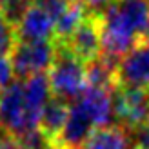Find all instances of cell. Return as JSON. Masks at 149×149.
I'll return each mask as SVG.
<instances>
[{"label": "cell", "mask_w": 149, "mask_h": 149, "mask_svg": "<svg viewBox=\"0 0 149 149\" xmlns=\"http://www.w3.org/2000/svg\"><path fill=\"white\" fill-rule=\"evenodd\" d=\"M65 46L71 53L84 64L93 62L102 55V20L100 13H89L78 24V27L64 42H56Z\"/></svg>", "instance_id": "cell-6"}, {"label": "cell", "mask_w": 149, "mask_h": 149, "mask_svg": "<svg viewBox=\"0 0 149 149\" xmlns=\"http://www.w3.org/2000/svg\"><path fill=\"white\" fill-rule=\"evenodd\" d=\"M13 77H15V71H13L11 58L6 55H0V91L13 84Z\"/></svg>", "instance_id": "cell-18"}, {"label": "cell", "mask_w": 149, "mask_h": 149, "mask_svg": "<svg viewBox=\"0 0 149 149\" xmlns=\"http://www.w3.org/2000/svg\"><path fill=\"white\" fill-rule=\"evenodd\" d=\"M118 87L149 89V36L136 42L116 68Z\"/></svg>", "instance_id": "cell-7"}, {"label": "cell", "mask_w": 149, "mask_h": 149, "mask_svg": "<svg viewBox=\"0 0 149 149\" xmlns=\"http://www.w3.org/2000/svg\"><path fill=\"white\" fill-rule=\"evenodd\" d=\"M69 111H71L69 102L58 98V96H51L47 100V104L44 106V109H42L38 127L53 140V144L56 142V138L60 136L64 125L68 122Z\"/></svg>", "instance_id": "cell-11"}, {"label": "cell", "mask_w": 149, "mask_h": 149, "mask_svg": "<svg viewBox=\"0 0 149 149\" xmlns=\"http://www.w3.org/2000/svg\"><path fill=\"white\" fill-rule=\"evenodd\" d=\"M116 125L133 131L149 122V91L135 87H116L113 93Z\"/></svg>", "instance_id": "cell-5"}, {"label": "cell", "mask_w": 149, "mask_h": 149, "mask_svg": "<svg viewBox=\"0 0 149 149\" xmlns=\"http://www.w3.org/2000/svg\"><path fill=\"white\" fill-rule=\"evenodd\" d=\"M47 78L53 96L65 102H77L87 86L86 64L78 60L65 46L56 44V56L47 71Z\"/></svg>", "instance_id": "cell-2"}, {"label": "cell", "mask_w": 149, "mask_h": 149, "mask_svg": "<svg viewBox=\"0 0 149 149\" xmlns=\"http://www.w3.org/2000/svg\"><path fill=\"white\" fill-rule=\"evenodd\" d=\"M133 149H149V122L129 131Z\"/></svg>", "instance_id": "cell-16"}, {"label": "cell", "mask_w": 149, "mask_h": 149, "mask_svg": "<svg viewBox=\"0 0 149 149\" xmlns=\"http://www.w3.org/2000/svg\"><path fill=\"white\" fill-rule=\"evenodd\" d=\"M84 149H133L129 131L120 125L100 127L91 133Z\"/></svg>", "instance_id": "cell-12"}, {"label": "cell", "mask_w": 149, "mask_h": 149, "mask_svg": "<svg viewBox=\"0 0 149 149\" xmlns=\"http://www.w3.org/2000/svg\"><path fill=\"white\" fill-rule=\"evenodd\" d=\"M74 149H82V147H74Z\"/></svg>", "instance_id": "cell-23"}, {"label": "cell", "mask_w": 149, "mask_h": 149, "mask_svg": "<svg viewBox=\"0 0 149 149\" xmlns=\"http://www.w3.org/2000/svg\"><path fill=\"white\" fill-rule=\"evenodd\" d=\"M113 0H87L89 7H102V6H109Z\"/></svg>", "instance_id": "cell-20"}, {"label": "cell", "mask_w": 149, "mask_h": 149, "mask_svg": "<svg viewBox=\"0 0 149 149\" xmlns=\"http://www.w3.org/2000/svg\"><path fill=\"white\" fill-rule=\"evenodd\" d=\"M95 131L93 122L89 120V116L84 113L77 102L71 106L69 111V118L65 122L64 129L60 133V136L55 142V149H74V147H82L87 138L91 136V133Z\"/></svg>", "instance_id": "cell-10"}, {"label": "cell", "mask_w": 149, "mask_h": 149, "mask_svg": "<svg viewBox=\"0 0 149 149\" xmlns=\"http://www.w3.org/2000/svg\"><path fill=\"white\" fill-rule=\"evenodd\" d=\"M55 56L56 44L53 40H18L9 55L13 71L20 78L49 71Z\"/></svg>", "instance_id": "cell-4"}, {"label": "cell", "mask_w": 149, "mask_h": 149, "mask_svg": "<svg viewBox=\"0 0 149 149\" xmlns=\"http://www.w3.org/2000/svg\"><path fill=\"white\" fill-rule=\"evenodd\" d=\"M18 142V146L22 149H55V144L46 133H44L40 127L36 129H31L20 135L18 138H15Z\"/></svg>", "instance_id": "cell-14"}, {"label": "cell", "mask_w": 149, "mask_h": 149, "mask_svg": "<svg viewBox=\"0 0 149 149\" xmlns=\"http://www.w3.org/2000/svg\"><path fill=\"white\" fill-rule=\"evenodd\" d=\"M113 93L115 91H111V89L86 86L84 93L77 100V104L84 109V113L89 116V120L93 122L96 129L113 125V120H115Z\"/></svg>", "instance_id": "cell-8"}, {"label": "cell", "mask_w": 149, "mask_h": 149, "mask_svg": "<svg viewBox=\"0 0 149 149\" xmlns=\"http://www.w3.org/2000/svg\"><path fill=\"white\" fill-rule=\"evenodd\" d=\"M102 55L115 62L149 36V0H113L100 13Z\"/></svg>", "instance_id": "cell-1"}, {"label": "cell", "mask_w": 149, "mask_h": 149, "mask_svg": "<svg viewBox=\"0 0 149 149\" xmlns=\"http://www.w3.org/2000/svg\"><path fill=\"white\" fill-rule=\"evenodd\" d=\"M0 149H22V147L13 136L6 135V133H0Z\"/></svg>", "instance_id": "cell-19"}, {"label": "cell", "mask_w": 149, "mask_h": 149, "mask_svg": "<svg viewBox=\"0 0 149 149\" xmlns=\"http://www.w3.org/2000/svg\"><path fill=\"white\" fill-rule=\"evenodd\" d=\"M17 44H18L17 26L0 15V55L9 56Z\"/></svg>", "instance_id": "cell-15"}, {"label": "cell", "mask_w": 149, "mask_h": 149, "mask_svg": "<svg viewBox=\"0 0 149 149\" xmlns=\"http://www.w3.org/2000/svg\"><path fill=\"white\" fill-rule=\"evenodd\" d=\"M35 2L38 4L42 9H46L51 17H53V20H56L71 4V2H68V0H35Z\"/></svg>", "instance_id": "cell-17"}, {"label": "cell", "mask_w": 149, "mask_h": 149, "mask_svg": "<svg viewBox=\"0 0 149 149\" xmlns=\"http://www.w3.org/2000/svg\"><path fill=\"white\" fill-rule=\"evenodd\" d=\"M17 33L18 40H53L55 20L36 2H31L17 24Z\"/></svg>", "instance_id": "cell-9"}, {"label": "cell", "mask_w": 149, "mask_h": 149, "mask_svg": "<svg viewBox=\"0 0 149 149\" xmlns=\"http://www.w3.org/2000/svg\"><path fill=\"white\" fill-rule=\"evenodd\" d=\"M6 2H7V0H0V11H2V7L6 6Z\"/></svg>", "instance_id": "cell-22"}, {"label": "cell", "mask_w": 149, "mask_h": 149, "mask_svg": "<svg viewBox=\"0 0 149 149\" xmlns=\"http://www.w3.org/2000/svg\"><path fill=\"white\" fill-rule=\"evenodd\" d=\"M40 116L35 115L26 104L24 82H13L0 91V129L13 138L36 129Z\"/></svg>", "instance_id": "cell-3"}, {"label": "cell", "mask_w": 149, "mask_h": 149, "mask_svg": "<svg viewBox=\"0 0 149 149\" xmlns=\"http://www.w3.org/2000/svg\"><path fill=\"white\" fill-rule=\"evenodd\" d=\"M86 15H87L86 4H69L68 9L55 20V38H53V42H64L78 27L80 22L86 18Z\"/></svg>", "instance_id": "cell-13"}, {"label": "cell", "mask_w": 149, "mask_h": 149, "mask_svg": "<svg viewBox=\"0 0 149 149\" xmlns=\"http://www.w3.org/2000/svg\"><path fill=\"white\" fill-rule=\"evenodd\" d=\"M68 2H71V4H84V0H68ZM87 2V0H86Z\"/></svg>", "instance_id": "cell-21"}]
</instances>
